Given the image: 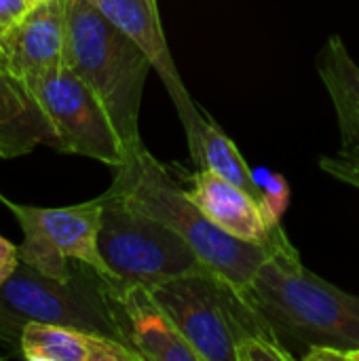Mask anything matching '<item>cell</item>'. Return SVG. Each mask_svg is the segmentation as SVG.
Instances as JSON below:
<instances>
[{
  "mask_svg": "<svg viewBox=\"0 0 359 361\" xmlns=\"http://www.w3.org/2000/svg\"><path fill=\"white\" fill-rule=\"evenodd\" d=\"M110 283L78 262L70 279H53L19 262L0 288V341H17L19 347L21 328L28 322H40L102 334L127 345Z\"/></svg>",
  "mask_w": 359,
  "mask_h": 361,
  "instance_id": "obj_4",
  "label": "cell"
},
{
  "mask_svg": "<svg viewBox=\"0 0 359 361\" xmlns=\"http://www.w3.org/2000/svg\"><path fill=\"white\" fill-rule=\"evenodd\" d=\"M262 190H264V199H262V209L269 218L271 224H281V214L290 201V188H288V182L284 180V176L279 173H269L264 184H262Z\"/></svg>",
  "mask_w": 359,
  "mask_h": 361,
  "instance_id": "obj_18",
  "label": "cell"
},
{
  "mask_svg": "<svg viewBox=\"0 0 359 361\" xmlns=\"http://www.w3.org/2000/svg\"><path fill=\"white\" fill-rule=\"evenodd\" d=\"M186 192L216 226L241 241L269 247L290 241L281 224L275 226L269 222L258 199L209 169L193 173Z\"/></svg>",
  "mask_w": 359,
  "mask_h": 361,
  "instance_id": "obj_11",
  "label": "cell"
},
{
  "mask_svg": "<svg viewBox=\"0 0 359 361\" xmlns=\"http://www.w3.org/2000/svg\"><path fill=\"white\" fill-rule=\"evenodd\" d=\"M2 199H4V197H0V201H2Z\"/></svg>",
  "mask_w": 359,
  "mask_h": 361,
  "instance_id": "obj_23",
  "label": "cell"
},
{
  "mask_svg": "<svg viewBox=\"0 0 359 361\" xmlns=\"http://www.w3.org/2000/svg\"><path fill=\"white\" fill-rule=\"evenodd\" d=\"M99 252L118 286H154L207 269L197 252L167 224L131 207L108 190L99 195Z\"/></svg>",
  "mask_w": 359,
  "mask_h": 361,
  "instance_id": "obj_6",
  "label": "cell"
},
{
  "mask_svg": "<svg viewBox=\"0 0 359 361\" xmlns=\"http://www.w3.org/2000/svg\"><path fill=\"white\" fill-rule=\"evenodd\" d=\"M30 87L53 125L55 150L95 159L110 167L125 161V148L102 102L68 66Z\"/></svg>",
  "mask_w": 359,
  "mask_h": 361,
  "instance_id": "obj_8",
  "label": "cell"
},
{
  "mask_svg": "<svg viewBox=\"0 0 359 361\" xmlns=\"http://www.w3.org/2000/svg\"><path fill=\"white\" fill-rule=\"evenodd\" d=\"M32 6L28 0H0V36L15 23L19 21Z\"/></svg>",
  "mask_w": 359,
  "mask_h": 361,
  "instance_id": "obj_19",
  "label": "cell"
},
{
  "mask_svg": "<svg viewBox=\"0 0 359 361\" xmlns=\"http://www.w3.org/2000/svg\"><path fill=\"white\" fill-rule=\"evenodd\" d=\"M36 146L57 148V135L32 87L0 53V159L30 154Z\"/></svg>",
  "mask_w": 359,
  "mask_h": 361,
  "instance_id": "obj_13",
  "label": "cell"
},
{
  "mask_svg": "<svg viewBox=\"0 0 359 361\" xmlns=\"http://www.w3.org/2000/svg\"><path fill=\"white\" fill-rule=\"evenodd\" d=\"M93 6H97L118 30H123L148 57L152 70L159 74L163 80L176 112L182 121L184 133H186V144H190L199 127L205 121V114L188 93L178 66L174 61L171 49L167 44L161 17H159V6L157 0H89Z\"/></svg>",
  "mask_w": 359,
  "mask_h": 361,
  "instance_id": "obj_9",
  "label": "cell"
},
{
  "mask_svg": "<svg viewBox=\"0 0 359 361\" xmlns=\"http://www.w3.org/2000/svg\"><path fill=\"white\" fill-rule=\"evenodd\" d=\"M68 0H42L0 36L8 68L28 85L66 66Z\"/></svg>",
  "mask_w": 359,
  "mask_h": 361,
  "instance_id": "obj_10",
  "label": "cell"
},
{
  "mask_svg": "<svg viewBox=\"0 0 359 361\" xmlns=\"http://www.w3.org/2000/svg\"><path fill=\"white\" fill-rule=\"evenodd\" d=\"M19 353L28 361H142L114 338L40 322H28L21 328Z\"/></svg>",
  "mask_w": 359,
  "mask_h": 361,
  "instance_id": "obj_14",
  "label": "cell"
},
{
  "mask_svg": "<svg viewBox=\"0 0 359 361\" xmlns=\"http://www.w3.org/2000/svg\"><path fill=\"white\" fill-rule=\"evenodd\" d=\"M0 53H2V51H0Z\"/></svg>",
  "mask_w": 359,
  "mask_h": 361,
  "instance_id": "obj_24",
  "label": "cell"
},
{
  "mask_svg": "<svg viewBox=\"0 0 359 361\" xmlns=\"http://www.w3.org/2000/svg\"><path fill=\"white\" fill-rule=\"evenodd\" d=\"M320 78L336 112L343 148L359 144V63L341 36H330L317 57Z\"/></svg>",
  "mask_w": 359,
  "mask_h": 361,
  "instance_id": "obj_15",
  "label": "cell"
},
{
  "mask_svg": "<svg viewBox=\"0 0 359 361\" xmlns=\"http://www.w3.org/2000/svg\"><path fill=\"white\" fill-rule=\"evenodd\" d=\"M150 292L199 361H237L241 341L277 336L245 294L212 269L174 277Z\"/></svg>",
  "mask_w": 359,
  "mask_h": 361,
  "instance_id": "obj_5",
  "label": "cell"
},
{
  "mask_svg": "<svg viewBox=\"0 0 359 361\" xmlns=\"http://www.w3.org/2000/svg\"><path fill=\"white\" fill-rule=\"evenodd\" d=\"M114 169L116 176L108 188L110 195L174 228L207 269L239 290L252 286L258 269L275 247L241 241L216 226L188 197L186 188L180 186L171 169L157 161L144 146Z\"/></svg>",
  "mask_w": 359,
  "mask_h": 361,
  "instance_id": "obj_2",
  "label": "cell"
},
{
  "mask_svg": "<svg viewBox=\"0 0 359 361\" xmlns=\"http://www.w3.org/2000/svg\"><path fill=\"white\" fill-rule=\"evenodd\" d=\"M188 152H190L193 163L199 169H209L222 176L224 180L250 192L262 205V199H264L262 184L248 167L235 142L218 127V123L209 114H205V121L199 127L197 137L188 144Z\"/></svg>",
  "mask_w": 359,
  "mask_h": 361,
  "instance_id": "obj_16",
  "label": "cell"
},
{
  "mask_svg": "<svg viewBox=\"0 0 359 361\" xmlns=\"http://www.w3.org/2000/svg\"><path fill=\"white\" fill-rule=\"evenodd\" d=\"M66 66L95 93L125 148H142L140 106L152 70L144 51L89 0H68Z\"/></svg>",
  "mask_w": 359,
  "mask_h": 361,
  "instance_id": "obj_3",
  "label": "cell"
},
{
  "mask_svg": "<svg viewBox=\"0 0 359 361\" xmlns=\"http://www.w3.org/2000/svg\"><path fill=\"white\" fill-rule=\"evenodd\" d=\"M38 2H42V0H28V4H30V6H34V4H38Z\"/></svg>",
  "mask_w": 359,
  "mask_h": 361,
  "instance_id": "obj_21",
  "label": "cell"
},
{
  "mask_svg": "<svg viewBox=\"0 0 359 361\" xmlns=\"http://www.w3.org/2000/svg\"><path fill=\"white\" fill-rule=\"evenodd\" d=\"M127 347L142 361H199L176 324L144 286L110 283Z\"/></svg>",
  "mask_w": 359,
  "mask_h": 361,
  "instance_id": "obj_12",
  "label": "cell"
},
{
  "mask_svg": "<svg viewBox=\"0 0 359 361\" xmlns=\"http://www.w3.org/2000/svg\"><path fill=\"white\" fill-rule=\"evenodd\" d=\"M19 252L17 247L6 241L4 237H0V288L8 281V277L17 271L19 267Z\"/></svg>",
  "mask_w": 359,
  "mask_h": 361,
  "instance_id": "obj_20",
  "label": "cell"
},
{
  "mask_svg": "<svg viewBox=\"0 0 359 361\" xmlns=\"http://www.w3.org/2000/svg\"><path fill=\"white\" fill-rule=\"evenodd\" d=\"M320 167L328 176L359 190V152L355 148H341L336 157H322Z\"/></svg>",
  "mask_w": 359,
  "mask_h": 361,
  "instance_id": "obj_17",
  "label": "cell"
},
{
  "mask_svg": "<svg viewBox=\"0 0 359 361\" xmlns=\"http://www.w3.org/2000/svg\"><path fill=\"white\" fill-rule=\"evenodd\" d=\"M2 203H6L21 226L23 241L17 252L23 264L53 279H70L78 262L118 286L116 275L99 252V197L70 207H32L6 199Z\"/></svg>",
  "mask_w": 359,
  "mask_h": 361,
  "instance_id": "obj_7",
  "label": "cell"
},
{
  "mask_svg": "<svg viewBox=\"0 0 359 361\" xmlns=\"http://www.w3.org/2000/svg\"><path fill=\"white\" fill-rule=\"evenodd\" d=\"M347 148H355V150L359 152V144H358V146H347Z\"/></svg>",
  "mask_w": 359,
  "mask_h": 361,
  "instance_id": "obj_22",
  "label": "cell"
},
{
  "mask_svg": "<svg viewBox=\"0 0 359 361\" xmlns=\"http://www.w3.org/2000/svg\"><path fill=\"white\" fill-rule=\"evenodd\" d=\"M277 338L298 357L313 347L359 349V296L311 273L288 241L241 290Z\"/></svg>",
  "mask_w": 359,
  "mask_h": 361,
  "instance_id": "obj_1",
  "label": "cell"
}]
</instances>
